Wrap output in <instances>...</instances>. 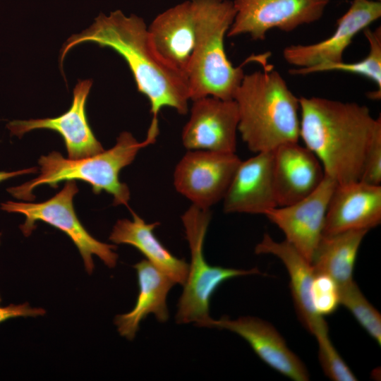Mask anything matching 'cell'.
<instances>
[{"label":"cell","mask_w":381,"mask_h":381,"mask_svg":"<svg viewBox=\"0 0 381 381\" xmlns=\"http://www.w3.org/2000/svg\"><path fill=\"white\" fill-rule=\"evenodd\" d=\"M337 185L325 175L320 186L307 197L291 205L276 207L264 214L310 263L323 236L328 205Z\"/></svg>","instance_id":"cell-10"},{"label":"cell","mask_w":381,"mask_h":381,"mask_svg":"<svg viewBox=\"0 0 381 381\" xmlns=\"http://www.w3.org/2000/svg\"><path fill=\"white\" fill-rule=\"evenodd\" d=\"M210 219V210L193 205L181 216L190 264L177 306L176 320L179 324L194 322L198 327H205L212 318L209 314L211 297L223 282L240 276L262 274L256 267L246 270L207 263L204 256V242Z\"/></svg>","instance_id":"cell-6"},{"label":"cell","mask_w":381,"mask_h":381,"mask_svg":"<svg viewBox=\"0 0 381 381\" xmlns=\"http://www.w3.org/2000/svg\"><path fill=\"white\" fill-rule=\"evenodd\" d=\"M92 85V80H80L73 89L71 107L59 116L13 121L7 124L8 129L11 135L19 138L35 129L54 131L63 138L70 159H80L102 152L104 148L92 131L85 113Z\"/></svg>","instance_id":"cell-13"},{"label":"cell","mask_w":381,"mask_h":381,"mask_svg":"<svg viewBox=\"0 0 381 381\" xmlns=\"http://www.w3.org/2000/svg\"><path fill=\"white\" fill-rule=\"evenodd\" d=\"M157 136L148 131L146 138L138 142L131 133L122 132L111 149L80 159L64 158L53 151L40 158L37 178L7 190L17 199L30 201L35 199L33 190L40 185L56 187L63 181L80 180L88 183L95 193L104 190L111 194L114 205L128 206L130 190L119 181V172L132 163L140 149L154 143Z\"/></svg>","instance_id":"cell-5"},{"label":"cell","mask_w":381,"mask_h":381,"mask_svg":"<svg viewBox=\"0 0 381 381\" xmlns=\"http://www.w3.org/2000/svg\"><path fill=\"white\" fill-rule=\"evenodd\" d=\"M301 138L337 184L360 180L367 150L381 132V118L356 102L301 97Z\"/></svg>","instance_id":"cell-2"},{"label":"cell","mask_w":381,"mask_h":381,"mask_svg":"<svg viewBox=\"0 0 381 381\" xmlns=\"http://www.w3.org/2000/svg\"><path fill=\"white\" fill-rule=\"evenodd\" d=\"M137 272L139 293L136 303L130 312L116 315L114 324L120 335L134 339L140 322L150 313L164 322L169 319L167 296L174 282L147 260L134 265Z\"/></svg>","instance_id":"cell-20"},{"label":"cell","mask_w":381,"mask_h":381,"mask_svg":"<svg viewBox=\"0 0 381 381\" xmlns=\"http://www.w3.org/2000/svg\"><path fill=\"white\" fill-rule=\"evenodd\" d=\"M310 296L315 312L322 317L333 313L340 305L338 284L330 277L324 274L315 273Z\"/></svg>","instance_id":"cell-25"},{"label":"cell","mask_w":381,"mask_h":381,"mask_svg":"<svg viewBox=\"0 0 381 381\" xmlns=\"http://www.w3.org/2000/svg\"><path fill=\"white\" fill-rule=\"evenodd\" d=\"M381 222V186L360 181L337 184L328 205L323 236L370 229Z\"/></svg>","instance_id":"cell-16"},{"label":"cell","mask_w":381,"mask_h":381,"mask_svg":"<svg viewBox=\"0 0 381 381\" xmlns=\"http://www.w3.org/2000/svg\"><path fill=\"white\" fill-rule=\"evenodd\" d=\"M256 254H271L284 265L290 278V287L299 318L315 338L328 335L327 324L315 312L310 296L315 272L313 265L286 240L275 241L268 234L255 248Z\"/></svg>","instance_id":"cell-19"},{"label":"cell","mask_w":381,"mask_h":381,"mask_svg":"<svg viewBox=\"0 0 381 381\" xmlns=\"http://www.w3.org/2000/svg\"><path fill=\"white\" fill-rule=\"evenodd\" d=\"M205 327L231 331L244 339L258 357L276 371L295 381L310 380L303 363L289 349L274 327L267 321L251 316L236 320L223 316L219 320L211 318Z\"/></svg>","instance_id":"cell-14"},{"label":"cell","mask_w":381,"mask_h":381,"mask_svg":"<svg viewBox=\"0 0 381 381\" xmlns=\"http://www.w3.org/2000/svg\"><path fill=\"white\" fill-rule=\"evenodd\" d=\"M273 167L274 150L241 161L222 200L224 212L265 214L277 207Z\"/></svg>","instance_id":"cell-15"},{"label":"cell","mask_w":381,"mask_h":381,"mask_svg":"<svg viewBox=\"0 0 381 381\" xmlns=\"http://www.w3.org/2000/svg\"><path fill=\"white\" fill-rule=\"evenodd\" d=\"M241 160L231 152L188 150L174 171V186L202 210L222 200Z\"/></svg>","instance_id":"cell-8"},{"label":"cell","mask_w":381,"mask_h":381,"mask_svg":"<svg viewBox=\"0 0 381 381\" xmlns=\"http://www.w3.org/2000/svg\"><path fill=\"white\" fill-rule=\"evenodd\" d=\"M360 181L374 186L381 182V132L373 138L365 157Z\"/></svg>","instance_id":"cell-27"},{"label":"cell","mask_w":381,"mask_h":381,"mask_svg":"<svg viewBox=\"0 0 381 381\" xmlns=\"http://www.w3.org/2000/svg\"><path fill=\"white\" fill-rule=\"evenodd\" d=\"M378 1H380V0H378Z\"/></svg>","instance_id":"cell-30"},{"label":"cell","mask_w":381,"mask_h":381,"mask_svg":"<svg viewBox=\"0 0 381 381\" xmlns=\"http://www.w3.org/2000/svg\"><path fill=\"white\" fill-rule=\"evenodd\" d=\"M369 44L368 55L356 62L346 63L344 61L318 65L306 69L291 68L292 75H308L314 73L340 71L363 76L373 81L377 90L370 95L371 99H380L381 95V28H369L363 30Z\"/></svg>","instance_id":"cell-23"},{"label":"cell","mask_w":381,"mask_h":381,"mask_svg":"<svg viewBox=\"0 0 381 381\" xmlns=\"http://www.w3.org/2000/svg\"><path fill=\"white\" fill-rule=\"evenodd\" d=\"M381 16L378 0H353L347 11L337 23L329 37L309 44H292L283 50L286 63L297 69L344 61L343 56L353 38Z\"/></svg>","instance_id":"cell-11"},{"label":"cell","mask_w":381,"mask_h":381,"mask_svg":"<svg viewBox=\"0 0 381 381\" xmlns=\"http://www.w3.org/2000/svg\"><path fill=\"white\" fill-rule=\"evenodd\" d=\"M92 42L117 52L126 61L138 90L150 104L152 123H158V114L168 107L184 115L188 111L187 77L164 61L155 50L144 20L135 15L126 16L121 11L99 15L83 32L73 35L64 44L60 66L75 46Z\"/></svg>","instance_id":"cell-1"},{"label":"cell","mask_w":381,"mask_h":381,"mask_svg":"<svg viewBox=\"0 0 381 381\" xmlns=\"http://www.w3.org/2000/svg\"><path fill=\"white\" fill-rule=\"evenodd\" d=\"M340 304L343 305L356 318L365 332L380 345L381 315L367 300L353 281L339 288Z\"/></svg>","instance_id":"cell-24"},{"label":"cell","mask_w":381,"mask_h":381,"mask_svg":"<svg viewBox=\"0 0 381 381\" xmlns=\"http://www.w3.org/2000/svg\"><path fill=\"white\" fill-rule=\"evenodd\" d=\"M78 192L75 181H66L63 188L52 198L40 203L7 201L1 204V210L20 213L25 217L20 229L25 236L36 228L37 221L44 222L64 232L78 248L85 270H94L92 255L99 257L109 267H114L118 260L114 245L102 243L92 236L79 221L73 205Z\"/></svg>","instance_id":"cell-7"},{"label":"cell","mask_w":381,"mask_h":381,"mask_svg":"<svg viewBox=\"0 0 381 381\" xmlns=\"http://www.w3.org/2000/svg\"><path fill=\"white\" fill-rule=\"evenodd\" d=\"M273 173L277 207L307 197L325 176L319 159L298 142L282 145L274 150Z\"/></svg>","instance_id":"cell-17"},{"label":"cell","mask_w":381,"mask_h":381,"mask_svg":"<svg viewBox=\"0 0 381 381\" xmlns=\"http://www.w3.org/2000/svg\"><path fill=\"white\" fill-rule=\"evenodd\" d=\"M37 171V169L35 167L28 168L25 169H22V170L16 171H11V172L0 171V182L6 181L14 176L26 174H30V173H36Z\"/></svg>","instance_id":"cell-29"},{"label":"cell","mask_w":381,"mask_h":381,"mask_svg":"<svg viewBox=\"0 0 381 381\" xmlns=\"http://www.w3.org/2000/svg\"><path fill=\"white\" fill-rule=\"evenodd\" d=\"M233 99L238 111V132L250 151L270 152L298 142L299 98L277 71L245 74Z\"/></svg>","instance_id":"cell-3"},{"label":"cell","mask_w":381,"mask_h":381,"mask_svg":"<svg viewBox=\"0 0 381 381\" xmlns=\"http://www.w3.org/2000/svg\"><path fill=\"white\" fill-rule=\"evenodd\" d=\"M1 299L0 296V303ZM42 308H32L28 303L23 304H10L6 306L0 305V323L11 318L18 317H37L45 314Z\"/></svg>","instance_id":"cell-28"},{"label":"cell","mask_w":381,"mask_h":381,"mask_svg":"<svg viewBox=\"0 0 381 381\" xmlns=\"http://www.w3.org/2000/svg\"><path fill=\"white\" fill-rule=\"evenodd\" d=\"M133 219H119L109 236L113 243L128 244L137 248L146 260L171 278L175 284L183 285L189 265L174 256L154 234L159 222L146 223L131 211Z\"/></svg>","instance_id":"cell-21"},{"label":"cell","mask_w":381,"mask_h":381,"mask_svg":"<svg viewBox=\"0 0 381 381\" xmlns=\"http://www.w3.org/2000/svg\"><path fill=\"white\" fill-rule=\"evenodd\" d=\"M368 230H349L322 236L313 257L315 273L330 277L339 288L353 282L358 249Z\"/></svg>","instance_id":"cell-22"},{"label":"cell","mask_w":381,"mask_h":381,"mask_svg":"<svg viewBox=\"0 0 381 381\" xmlns=\"http://www.w3.org/2000/svg\"><path fill=\"white\" fill-rule=\"evenodd\" d=\"M238 111L234 99L205 97L193 101L181 140L188 150L236 153Z\"/></svg>","instance_id":"cell-12"},{"label":"cell","mask_w":381,"mask_h":381,"mask_svg":"<svg viewBox=\"0 0 381 381\" xmlns=\"http://www.w3.org/2000/svg\"><path fill=\"white\" fill-rule=\"evenodd\" d=\"M195 43L186 76L190 100L205 97L233 99L245 73L227 58L224 37L235 9L229 0H192Z\"/></svg>","instance_id":"cell-4"},{"label":"cell","mask_w":381,"mask_h":381,"mask_svg":"<svg viewBox=\"0 0 381 381\" xmlns=\"http://www.w3.org/2000/svg\"><path fill=\"white\" fill-rule=\"evenodd\" d=\"M195 30L192 0L159 14L147 28L151 43L158 55L186 75L194 47Z\"/></svg>","instance_id":"cell-18"},{"label":"cell","mask_w":381,"mask_h":381,"mask_svg":"<svg viewBox=\"0 0 381 381\" xmlns=\"http://www.w3.org/2000/svg\"><path fill=\"white\" fill-rule=\"evenodd\" d=\"M329 0H234L229 37L248 35L264 40L272 29L289 32L320 20Z\"/></svg>","instance_id":"cell-9"},{"label":"cell","mask_w":381,"mask_h":381,"mask_svg":"<svg viewBox=\"0 0 381 381\" xmlns=\"http://www.w3.org/2000/svg\"><path fill=\"white\" fill-rule=\"evenodd\" d=\"M317 339L318 357L324 373L334 381H355L356 377L339 354L329 336Z\"/></svg>","instance_id":"cell-26"}]
</instances>
